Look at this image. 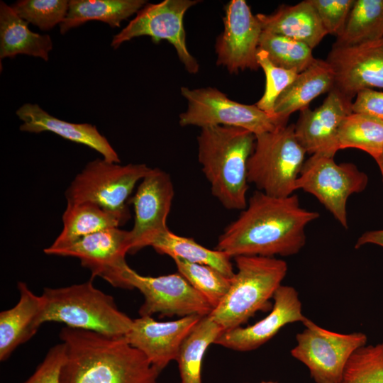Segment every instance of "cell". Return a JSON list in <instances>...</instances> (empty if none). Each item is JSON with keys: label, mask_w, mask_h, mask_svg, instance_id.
Here are the masks:
<instances>
[{"label": "cell", "mask_w": 383, "mask_h": 383, "mask_svg": "<svg viewBox=\"0 0 383 383\" xmlns=\"http://www.w3.org/2000/svg\"><path fill=\"white\" fill-rule=\"evenodd\" d=\"M318 217L300 205L297 195L275 197L257 190L219 235L216 249L231 257L294 255L306 244V227Z\"/></svg>", "instance_id": "6da1fadb"}, {"label": "cell", "mask_w": 383, "mask_h": 383, "mask_svg": "<svg viewBox=\"0 0 383 383\" xmlns=\"http://www.w3.org/2000/svg\"><path fill=\"white\" fill-rule=\"evenodd\" d=\"M61 383H160V372L124 336L111 337L65 326Z\"/></svg>", "instance_id": "7a4b0ae2"}, {"label": "cell", "mask_w": 383, "mask_h": 383, "mask_svg": "<svg viewBox=\"0 0 383 383\" xmlns=\"http://www.w3.org/2000/svg\"><path fill=\"white\" fill-rule=\"evenodd\" d=\"M255 135L238 127L210 126L197 137L198 160L210 184L212 195L228 210L248 204V162Z\"/></svg>", "instance_id": "3957f363"}, {"label": "cell", "mask_w": 383, "mask_h": 383, "mask_svg": "<svg viewBox=\"0 0 383 383\" xmlns=\"http://www.w3.org/2000/svg\"><path fill=\"white\" fill-rule=\"evenodd\" d=\"M231 287L210 316L223 331L240 327L258 311L271 310L270 300L282 285L288 267L275 257L237 256Z\"/></svg>", "instance_id": "277c9868"}, {"label": "cell", "mask_w": 383, "mask_h": 383, "mask_svg": "<svg viewBox=\"0 0 383 383\" xmlns=\"http://www.w3.org/2000/svg\"><path fill=\"white\" fill-rule=\"evenodd\" d=\"M92 279L65 287L45 288L41 294L45 323H62L111 337L125 336L133 319L118 309L111 295L96 288Z\"/></svg>", "instance_id": "5b68a950"}, {"label": "cell", "mask_w": 383, "mask_h": 383, "mask_svg": "<svg viewBox=\"0 0 383 383\" xmlns=\"http://www.w3.org/2000/svg\"><path fill=\"white\" fill-rule=\"evenodd\" d=\"M248 162V181L258 191L275 197L294 194L306 153L298 140L294 125L255 135Z\"/></svg>", "instance_id": "8992f818"}, {"label": "cell", "mask_w": 383, "mask_h": 383, "mask_svg": "<svg viewBox=\"0 0 383 383\" xmlns=\"http://www.w3.org/2000/svg\"><path fill=\"white\" fill-rule=\"evenodd\" d=\"M150 169L145 164L121 165L104 159L94 160L72 181L65 191L67 202H93L128 220V199Z\"/></svg>", "instance_id": "52a82bcc"}, {"label": "cell", "mask_w": 383, "mask_h": 383, "mask_svg": "<svg viewBox=\"0 0 383 383\" xmlns=\"http://www.w3.org/2000/svg\"><path fill=\"white\" fill-rule=\"evenodd\" d=\"M181 94L188 103L187 111L179 115L181 126H195L201 128L210 126H233L257 135L284 126L256 104L233 101L214 87L190 89L182 87Z\"/></svg>", "instance_id": "ba28073f"}, {"label": "cell", "mask_w": 383, "mask_h": 383, "mask_svg": "<svg viewBox=\"0 0 383 383\" xmlns=\"http://www.w3.org/2000/svg\"><path fill=\"white\" fill-rule=\"evenodd\" d=\"M303 324L305 328L296 335L292 356L306 366L316 383H340L350 357L367 345V335L327 330L309 318Z\"/></svg>", "instance_id": "9c48e42d"}, {"label": "cell", "mask_w": 383, "mask_h": 383, "mask_svg": "<svg viewBox=\"0 0 383 383\" xmlns=\"http://www.w3.org/2000/svg\"><path fill=\"white\" fill-rule=\"evenodd\" d=\"M367 175L350 162L336 163L334 157L313 155L308 158L296 182V189L314 196L345 228H348L347 201L365 189Z\"/></svg>", "instance_id": "30bf717a"}, {"label": "cell", "mask_w": 383, "mask_h": 383, "mask_svg": "<svg viewBox=\"0 0 383 383\" xmlns=\"http://www.w3.org/2000/svg\"><path fill=\"white\" fill-rule=\"evenodd\" d=\"M123 279L126 289H137L144 297L140 316L180 318L206 316L213 310L208 300L179 272L158 277L143 276L128 266Z\"/></svg>", "instance_id": "8fae6325"}, {"label": "cell", "mask_w": 383, "mask_h": 383, "mask_svg": "<svg viewBox=\"0 0 383 383\" xmlns=\"http://www.w3.org/2000/svg\"><path fill=\"white\" fill-rule=\"evenodd\" d=\"M199 2L200 1L197 0H164L148 4L121 31L113 35L111 46L118 49L123 43L143 35L150 37L155 44L166 40L175 48L186 70L196 74L199 65L187 49L183 19L187 11Z\"/></svg>", "instance_id": "7c38bea8"}, {"label": "cell", "mask_w": 383, "mask_h": 383, "mask_svg": "<svg viewBox=\"0 0 383 383\" xmlns=\"http://www.w3.org/2000/svg\"><path fill=\"white\" fill-rule=\"evenodd\" d=\"M131 248L130 231L113 228L88 235L60 248L44 249L49 255L74 257L89 269L91 278L100 277L115 287L126 289L123 274L128 266L126 255Z\"/></svg>", "instance_id": "4fadbf2b"}, {"label": "cell", "mask_w": 383, "mask_h": 383, "mask_svg": "<svg viewBox=\"0 0 383 383\" xmlns=\"http://www.w3.org/2000/svg\"><path fill=\"white\" fill-rule=\"evenodd\" d=\"M174 196V185L170 174L160 168H151L130 200L135 211L134 224L130 230V254L151 246L169 231L167 218Z\"/></svg>", "instance_id": "5bb4252c"}, {"label": "cell", "mask_w": 383, "mask_h": 383, "mask_svg": "<svg viewBox=\"0 0 383 383\" xmlns=\"http://www.w3.org/2000/svg\"><path fill=\"white\" fill-rule=\"evenodd\" d=\"M223 30L217 38L216 64L230 73L257 71V53L262 28L245 0H231L224 7Z\"/></svg>", "instance_id": "9a60e30c"}, {"label": "cell", "mask_w": 383, "mask_h": 383, "mask_svg": "<svg viewBox=\"0 0 383 383\" xmlns=\"http://www.w3.org/2000/svg\"><path fill=\"white\" fill-rule=\"evenodd\" d=\"M326 61L334 74L333 89L353 102L364 89H383V38L348 47L332 46Z\"/></svg>", "instance_id": "2e32d148"}, {"label": "cell", "mask_w": 383, "mask_h": 383, "mask_svg": "<svg viewBox=\"0 0 383 383\" xmlns=\"http://www.w3.org/2000/svg\"><path fill=\"white\" fill-rule=\"evenodd\" d=\"M272 299V308L264 318L247 327L223 331L214 344L239 352L254 350L271 340L284 326L303 323L308 318L302 313V304L294 287L282 284Z\"/></svg>", "instance_id": "e0dca14e"}, {"label": "cell", "mask_w": 383, "mask_h": 383, "mask_svg": "<svg viewBox=\"0 0 383 383\" xmlns=\"http://www.w3.org/2000/svg\"><path fill=\"white\" fill-rule=\"evenodd\" d=\"M202 317L192 315L157 321L151 316H140L133 319L132 328L124 337L161 372L170 362L177 360L184 340Z\"/></svg>", "instance_id": "ac0fdd59"}, {"label": "cell", "mask_w": 383, "mask_h": 383, "mask_svg": "<svg viewBox=\"0 0 383 383\" xmlns=\"http://www.w3.org/2000/svg\"><path fill=\"white\" fill-rule=\"evenodd\" d=\"M352 104L332 89L318 108L300 111L294 131L306 153L334 157L340 150L339 128L353 113Z\"/></svg>", "instance_id": "d6986e66"}, {"label": "cell", "mask_w": 383, "mask_h": 383, "mask_svg": "<svg viewBox=\"0 0 383 383\" xmlns=\"http://www.w3.org/2000/svg\"><path fill=\"white\" fill-rule=\"evenodd\" d=\"M23 121L21 131L40 133L52 132L62 138L88 146L99 152L106 161L119 163L120 159L105 136L95 126L73 123L51 116L38 104H24L16 112Z\"/></svg>", "instance_id": "ffe728a7"}, {"label": "cell", "mask_w": 383, "mask_h": 383, "mask_svg": "<svg viewBox=\"0 0 383 383\" xmlns=\"http://www.w3.org/2000/svg\"><path fill=\"white\" fill-rule=\"evenodd\" d=\"M19 299L0 313V360H6L21 345L29 340L45 323V301L25 282L18 283Z\"/></svg>", "instance_id": "44dd1931"}, {"label": "cell", "mask_w": 383, "mask_h": 383, "mask_svg": "<svg viewBox=\"0 0 383 383\" xmlns=\"http://www.w3.org/2000/svg\"><path fill=\"white\" fill-rule=\"evenodd\" d=\"M256 16L263 31L301 42L312 50L328 34L310 0L281 5L272 13Z\"/></svg>", "instance_id": "7402d4cb"}, {"label": "cell", "mask_w": 383, "mask_h": 383, "mask_svg": "<svg viewBox=\"0 0 383 383\" xmlns=\"http://www.w3.org/2000/svg\"><path fill=\"white\" fill-rule=\"evenodd\" d=\"M334 74L326 60L316 59L281 94L274 107V116L282 125H287L289 116L297 111L309 108V104L333 88Z\"/></svg>", "instance_id": "603a6c76"}, {"label": "cell", "mask_w": 383, "mask_h": 383, "mask_svg": "<svg viewBox=\"0 0 383 383\" xmlns=\"http://www.w3.org/2000/svg\"><path fill=\"white\" fill-rule=\"evenodd\" d=\"M52 49L49 35L31 31L28 23L21 18L11 6L0 1V60L27 55L48 61Z\"/></svg>", "instance_id": "cb8c5ba5"}, {"label": "cell", "mask_w": 383, "mask_h": 383, "mask_svg": "<svg viewBox=\"0 0 383 383\" xmlns=\"http://www.w3.org/2000/svg\"><path fill=\"white\" fill-rule=\"evenodd\" d=\"M127 221L120 214L93 202L67 203L62 215V230L50 247L69 245L88 235L118 228Z\"/></svg>", "instance_id": "d4e9b609"}, {"label": "cell", "mask_w": 383, "mask_h": 383, "mask_svg": "<svg viewBox=\"0 0 383 383\" xmlns=\"http://www.w3.org/2000/svg\"><path fill=\"white\" fill-rule=\"evenodd\" d=\"M147 1L145 0H71L66 18L60 25V32L65 34L89 21H99L111 28L138 13Z\"/></svg>", "instance_id": "484cf974"}, {"label": "cell", "mask_w": 383, "mask_h": 383, "mask_svg": "<svg viewBox=\"0 0 383 383\" xmlns=\"http://www.w3.org/2000/svg\"><path fill=\"white\" fill-rule=\"evenodd\" d=\"M224 331L209 315L203 316L184 340L177 356L181 383H202V362L206 350Z\"/></svg>", "instance_id": "4316f807"}, {"label": "cell", "mask_w": 383, "mask_h": 383, "mask_svg": "<svg viewBox=\"0 0 383 383\" xmlns=\"http://www.w3.org/2000/svg\"><path fill=\"white\" fill-rule=\"evenodd\" d=\"M162 255L179 258L192 263L209 265L228 277L233 278L231 257L227 253L206 248L194 239L178 235L170 230L160 236L151 245Z\"/></svg>", "instance_id": "83f0119b"}, {"label": "cell", "mask_w": 383, "mask_h": 383, "mask_svg": "<svg viewBox=\"0 0 383 383\" xmlns=\"http://www.w3.org/2000/svg\"><path fill=\"white\" fill-rule=\"evenodd\" d=\"M382 38L383 0H355L344 28L333 46H354Z\"/></svg>", "instance_id": "f1b7e54d"}, {"label": "cell", "mask_w": 383, "mask_h": 383, "mask_svg": "<svg viewBox=\"0 0 383 383\" xmlns=\"http://www.w3.org/2000/svg\"><path fill=\"white\" fill-rule=\"evenodd\" d=\"M338 143L340 150L357 148L376 160L383 155V121L365 113H351L340 125Z\"/></svg>", "instance_id": "f546056e"}, {"label": "cell", "mask_w": 383, "mask_h": 383, "mask_svg": "<svg viewBox=\"0 0 383 383\" xmlns=\"http://www.w3.org/2000/svg\"><path fill=\"white\" fill-rule=\"evenodd\" d=\"M259 48L265 50L276 66L299 74L309 67L316 58L307 45L272 33L263 31Z\"/></svg>", "instance_id": "4dcf8cb0"}, {"label": "cell", "mask_w": 383, "mask_h": 383, "mask_svg": "<svg viewBox=\"0 0 383 383\" xmlns=\"http://www.w3.org/2000/svg\"><path fill=\"white\" fill-rule=\"evenodd\" d=\"M173 260L178 272L208 300L214 309L228 293L233 278L209 265L192 263L179 258Z\"/></svg>", "instance_id": "1f68e13d"}, {"label": "cell", "mask_w": 383, "mask_h": 383, "mask_svg": "<svg viewBox=\"0 0 383 383\" xmlns=\"http://www.w3.org/2000/svg\"><path fill=\"white\" fill-rule=\"evenodd\" d=\"M340 383H383V342L356 350L345 365Z\"/></svg>", "instance_id": "d6a6232c"}, {"label": "cell", "mask_w": 383, "mask_h": 383, "mask_svg": "<svg viewBox=\"0 0 383 383\" xmlns=\"http://www.w3.org/2000/svg\"><path fill=\"white\" fill-rule=\"evenodd\" d=\"M11 6L28 23L42 30H48L63 22L68 12L69 1L20 0Z\"/></svg>", "instance_id": "836d02e7"}, {"label": "cell", "mask_w": 383, "mask_h": 383, "mask_svg": "<svg viewBox=\"0 0 383 383\" xmlns=\"http://www.w3.org/2000/svg\"><path fill=\"white\" fill-rule=\"evenodd\" d=\"M257 59L265 75V87L262 97L255 104L260 109L274 117V107L277 99L299 74L274 65L267 52L262 49H258Z\"/></svg>", "instance_id": "e575fe53"}, {"label": "cell", "mask_w": 383, "mask_h": 383, "mask_svg": "<svg viewBox=\"0 0 383 383\" xmlns=\"http://www.w3.org/2000/svg\"><path fill=\"white\" fill-rule=\"evenodd\" d=\"M328 34L342 33L355 0H310Z\"/></svg>", "instance_id": "d590c367"}, {"label": "cell", "mask_w": 383, "mask_h": 383, "mask_svg": "<svg viewBox=\"0 0 383 383\" xmlns=\"http://www.w3.org/2000/svg\"><path fill=\"white\" fill-rule=\"evenodd\" d=\"M66 356L62 342L52 346L33 374L23 383H61V371Z\"/></svg>", "instance_id": "8d00e7d4"}, {"label": "cell", "mask_w": 383, "mask_h": 383, "mask_svg": "<svg viewBox=\"0 0 383 383\" xmlns=\"http://www.w3.org/2000/svg\"><path fill=\"white\" fill-rule=\"evenodd\" d=\"M352 111L383 121V91L370 89L360 91L353 101Z\"/></svg>", "instance_id": "74e56055"}, {"label": "cell", "mask_w": 383, "mask_h": 383, "mask_svg": "<svg viewBox=\"0 0 383 383\" xmlns=\"http://www.w3.org/2000/svg\"><path fill=\"white\" fill-rule=\"evenodd\" d=\"M366 244H374L383 248V229L365 232L357 240L355 248L358 249Z\"/></svg>", "instance_id": "f35d334b"}, {"label": "cell", "mask_w": 383, "mask_h": 383, "mask_svg": "<svg viewBox=\"0 0 383 383\" xmlns=\"http://www.w3.org/2000/svg\"><path fill=\"white\" fill-rule=\"evenodd\" d=\"M379 167V169L380 170L382 177V181H383V155L379 157L376 160H374Z\"/></svg>", "instance_id": "ab89813d"}, {"label": "cell", "mask_w": 383, "mask_h": 383, "mask_svg": "<svg viewBox=\"0 0 383 383\" xmlns=\"http://www.w3.org/2000/svg\"><path fill=\"white\" fill-rule=\"evenodd\" d=\"M260 383H276V382H260Z\"/></svg>", "instance_id": "60d3db41"}]
</instances>
